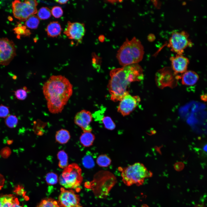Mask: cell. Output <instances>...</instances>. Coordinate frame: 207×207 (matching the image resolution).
<instances>
[{
  "instance_id": "8",
  "label": "cell",
  "mask_w": 207,
  "mask_h": 207,
  "mask_svg": "<svg viewBox=\"0 0 207 207\" xmlns=\"http://www.w3.org/2000/svg\"><path fill=\"white\" fill-rule=\"evenodd\" d=\"M12 8L14 17L20 20L26 21L30 16L37 13V8L30 5L25 1L15 0L12 2Z\"/></svg>"
},
{
  "instance_id": "5",
  "label": "cell",
  "mask_w": 207,
  "mask_h": 207,
  "mask_svg": "<svg viewBox=\"0 0 207 207\" xmlns=\"http://www.w3.org/2000/svg\"><path fill=\"white\" fill-rule=\"evenodd\" d=\"M83 180L81 169L75 163L71 164L64 168L59 179L60 184L67 189H78Z\"/></svg>"
},
{
  "instance_id": "32",
  "label": "cell",
  "mask_w": 207,
  "mask_h": 207,
  "mask_svg": "<svg viewBox=\"0 0 207 207\" xmlns=\"http://www.w3.org/2000/svg\"><path fill=\"white\" fill-rule=\"evenodd\" d=\"M9 112L8 108L3 106H0V117H5L8 114Z\"/></svg>"
},
{
  "instance_id": "31",
  "label": "cell",
  "mask_w": 207,
  "mask_h": 207,
  "mask_svg": "<svg viewBox=\"0 0 207 207\" xmlns=\"http://www.w3.org/2000/svg\"><path fill=\"white\" fill-rule=\"evenodd\" d=\"M52 15L56 18L61 17L63 14V11L61 7L58 6H55L51 10Z\"/></svg>"
},
{
  "instance_id": "22",
  "label": "cell",
  "mask_w": 207,
  "mask_h": 207,
  "mask_svg": "<svg viewBox=\"0 0 207 207\" xmlns=\"http://www.w3.org/2000/svg\"><path fill=\"white\" fill-rule=\"evenodd\" d=\"M111 162L110 159L106 154L99 155L97 158L96 162L99 166L107 167L109 166Z\"/></svg>"
},
{
  "instance_id": "39",
  "label": "cell",
  "mask_w": 207,
  "mask_h": 207,
  "mask_svg": "<svg viewBox=\"0 0 207 207\" xmlns=\"http://www.w3.org/2000/svg\"><path fill=\"white\" fill-rule=\"evenodd\" d=\"M141 207H149V206L147 204H144L142 205Z\"/></svg>"
},
{
  "instance_id": "23",
  "label": "cell",
  "mask_w": 207,
  "mask_h": 207,
  "mask_svg": "<svg viewBox=\"0 0 207 207\" xmlns=\"http://www.w3.org/2000/svg\"><path fill=\"white\" fill-rule=\"evenodd\" d=\"M51 10L46 7H41L37 12V16L39 19L45 20L49 18L51 16Z\"/></svg>"
},
{
  "instance_id": "33",
  "label": "cell",
  "mask_w": 207,
  "mask_h": 207,
  "mask_svg": "<svg viewBox=\"0 0 207 207\" xmlns=\"http://www.w3.org/2000/svg\"><path fill=\"white\" fill-rule=\"evenodd\" d=\"M25 1L30 5L34 7H36L38 5V2L36 0H25Z\"/></svg>"
},
{
  "instance_id": "11",
  "label": "cell",
  "mask_w": 207,
  "mask_h": 207,
  "mask_svg": "<svg viewBox=\"0 0 207 207\" xmlns=\"http://www.w3.org/2000/svg\"><path fill=\"white\" fill-rule=\"evenodd\" d=\"M85 25L79 22H68L67 25L64 32L68 39L80 43L85 33Z\"/></svg>"
},
{
  "instance_id": "37",
  "label": "cell",
  "mask_w": 207,
  "mask_h": 207,
  "mask_svg": "<svg viewBox=\"0 0 207 207\" xmlns=\"http://www.w3.org/2000/svg\"><path fill=\"white\" fill-rule=\"evenodd\" d=\"M194 207H207L204 205L202 204H198L195 205Z\"/></svg>"
},
{
  "instance_id": "16",
  "label": "cell",
  "mask_w": 207,
  "mask_h": 207,
  "mask_svg": "<svg viewBox=\"0 0 207 207\" xmlns=\"http://www.w3.org/2000/svg\"><path fill=\"white\" fill-rule=\"evenodd\" d=\"M62 31L60 23L57 21L50 22L47 27L46 31L48 36L51 37H56L59 35Z\"/></svg>"
},
{
  "instance_id": "9",
  "label": "cell",
  "mask_w": 207,
  "mask_h": 207,
  "mask_svg": "<svg viewBox=\"0 0 207 207\" xmlns=\"http://www.w3.org/2000/svg\"><path fill=\"white\" fill-rule=\"evenodd\" d=\"M14 42L7 38H0V64H8L16 55Z\"/></svg>"
},
{
  "instance_id": "19",
  "label": "cell",
  "mask_w": 207,
  "mask_h": 207,
  "mask_svg": "<svg viewBox=\"0 0 207 207\" xmlns=\"http://www.w3.org/2000/svg\"><path fill=\"white\" fill-rule=\"evenodd\" d=\"M57 156L59 160L58 165L61 168L64 169L68 165V157L67 154L63 150L59 151Z\"/></svg>"
},
{
  "instance_id": "21",
  "label": "cell",
  "mask_w": 207,
  "mask_h": 207,
  "mask_svg": "<svg viewBox=\"0 0 207 207\" xmlns=\"http://www.w3.org/2000/svg\"><path fill=\"white\" fill-rule=\"evenodd\" d=\"M37 207H61L58 202L51 198L42 200Z\"/></svg>"
},
{
  "instance_id": "4",
  "label": "cell",
  "mask_w": 207,
  "mask_h": 207,
  "mask_svg": "<svg viewBox=\"0 0 207 207\" xmlns=\"http://www.w3.org/2000/svg\"><path fill=\"white\" fill-rule=\"evenodd\" d=\"M122 180L126 186L135 185L139 186L144 183L145 179L152 177L153 173L144 165L137 162L125 167H120Z\"/></svg>"
},
{
  "instance_id": "17",
  "label": "cell",
  "mask_w": 207,
  "mask_h": 207,
  "mask_svg": "<svg viewBox=\"0 0 207 207\" xmlns=\"http://www.w3.org/2000/svg\"><path fill=\"white\" fill-rule=\"evenodd\" d=\"M70 138V133L67 130L62 129L57 131L55 135L56 141L61 144L67 143Z\"/></svg>"
},
{
  "instance_id": "18",
  "label": "cell",
  "mask_w": 207,
  "mask_h": 207,
  "mask_svg": "<svg viewBox=\"0 0 207 207\" xmlns=\"http://www.w3.org/2000/svg\"><path fill=\"white\" fill-rule=\"evenodd\" d=\"M95 136L91 132H83L80 138V143L84 147L91 145L95 140Z\"/></svg>"
},
{
  "instance_id": "2",
  "label": "cell",
  "mask_w": 207,
  "mask_h": 207,
  "mask_svg": "<svg viewBox=\"0 0 207 207\" xmlns=\"http://www.w3.org/2000/svg\"><path fill=\"white\" fill-rule=\"evenodd\" d=\"M110 76L108 88L111 99L114 102L120 101L129 93L127 89L131 83L141 81L143 78V69L138 64L113 69Z\"/></svg>"
},
{
  "instance_id": "10",
  "label": "cell",
  "mask_w": 207,
  "mask_h": 207,
  "mask_svg": "<svg viewBox=\"0 0 207 207\" xmlns=\"http://www.w3.org/2000/svg\"><path fill=\"white\" fill-rule=\"evenodd\" d=\"M58 202L61 207H82L78 195L72 189H60Z\"/></svg>"
},
{
  "instance_id": "7",
  "label": "cell",
  "mask_w": 207,
  "mask_h": 207,
  "mask_svg": "<svg viewBox=\"0 0 207 207\" xmlns=\"http://www.w3.org/2000/svg\"><path fill=\"white\" fill-rule=\"evenodd\" d=\"M169 67H165L157 72L156 75V81L159 87H174L177 85L178 80L181 77L177 75Z\"/></svg>"
},
{
  "instance_id": "12",
  "label": "cell",
  "mask_w": 207,
  "mask_h": 207,
  "mask_svg": "<svg viewBox=\"0 0 207 207\" xmlns=\"http://www.w3.org/2000/svg\"><path fill=\"white\" fill-rule=\"evenodd\" d=\"M140 101V98L138 96H132L128 93L120 101L118 112L123 116H127L135 109Z\"/></svg>"
},
{
  "instance_id": "6",
  "label": "cell",
  "mask_w": 207,
  "mask_h": 207,
  "mask_svg": "<svg viewBox=\"0 0 207 207\" xmlns=\"http://www.w3.org/2000/svg\"><path fill=\"white\" fill-rule=\"evenodd\" d=\"M192 45V43L189 38V34L185 31L175 32L170 38L168 47L171 51L177 54L182 55L184 49Z\"/></svg>"
},
{
  "instance_id": "15",
  "label": "cell",
  "mask_w": 207,
  "mask_h": 207,
  "mask_svg": "<svg viewBox=\"0 0 207 207\" xmlns=\"http://www.w3.org/2000/svg\"><path fill=\"white\" fill-rule=\"evenodd\" d=\"M181 78L182 84L187 86L195 85L199 79L198 74L192 70H187L183 73Z\"/></svg>"
},
{
  "instance_id": "35",
  "label": "cell",
  "mask_w": 207,
  "mask_h": 207,
  "mask_svg": "<svg viewBox=\"0 0 207 207\" xmlns=\"http://www.w3.org/2000/svg\"><path fill=\"white\" fill-rule=\"evenodd\" d=\"M4 182L5 179L0 174V190L3 187Z\"/></svg>"
},
{
  "instance_id": "27",
  "label": "cell",
  "mask_w": 207,
  "mask_h": 207,
  "mask_svg": "<svg viewBox=\"0 0 207 207\" xmlns=\"http://www.w3.org/2000/svg\"><path fill=\"white\" fill-rule=\"evenodd\" d=\"M25 26L22 25L21 24L19 25L15 28V32L18 35L29 36L30 35L31 32L29 30L26 28Z\"/></svg>"
},
{
  "instance_id": "36",
  "label": "cell",
  "mask_w": 207,
  "mask_h": 207,
  "mask_svg": "<svg viewBox=\"0 0 207 207\" xmlns=\"http://www.w3.org/2000/svg\"><path fill=\"white\" fill-rule=\"evenodd\" d=\"M55 1L60 4H66L68 1V0H55Z\"/></svg>"
},
{
  "instance_id": "25",
  "label": "cell",
  "mask_w": 207,
  "mask_h": 207,
  "mask_svg": "<svg viewBox=\"0 0 207 207\" xmlns=\"http://www.w3.org/2000/svg\"><path fill=\"white\" fill-rule=\"evenodd\" d=\"M82 163L84 166L87 168H93L95 163L92 157L90 155L87 154L83 158Z\"/></svg>"
},
{
  "instance_id": "24",
  "label": "cell",
  "mask_w": 207,
  "mask_h": 207,
  "mask_svg": "<svg viewBox=\"0 0 207 207\" xmlns=\"http://www.w3.org/2000/svg\"><path fill=\"white\" fill-rule=\"evenodd\" d=\"M45 179L47 183L49 185L56 184L58 181L57 175L53 172L47 173L46 175Z\"/></svg>"
},
{
  "instance_id": "28",
  "label": "cell",
  "mask_w": 207,
  "mask_h": 207,
  "mask_svg": "<svg viewBox=\"0 0 207 207\" xmlns=\"http://www.w3.org/2000/svg\"><path fill=\"white\" fill-rule=\"evenodd\" d=\"M5 122L8 126L10 128H14L17 125L18 119L15 116L11 115L7 117Z\"/></svg>"
},
{
  "instance_id": "34",
  "label": "cell",
  "mask_w": 207,
  "mask_h": 207,
  "mask_svg": "<svg viewBox=\"0 0 207 207\" xmlns=\"http://www.w3.org/2000/svg\"><path fill=\"white\" fill-rule=\"evenodd\" d=\"M12 207H22L20 205L19 202L17 198H14Z\"/></svg>"
},
{
  "instance_id": "26",
  "label": "cell",
  "mask_w": 207,
  "mask_h": 207,
  "mask_svg": "<svg viewBox=\"0 0 207 207\" xmlns=\"http://www.w3.org/2000/svg\"><path fill=\"white\" fill-rule=\"evenodd\" d=\"M102 120L105 128L106 129L113 130L115 128V124L110 117L108 116H104Z\"/></svg>"
},
{
  "instance_id": "1",
  "label": "cell",
  "mask_w": 207,
  "mask_h": 207,
  "mask_svg": "<svg viewBox=\"0 0 207 207\" xmlns=\"http://www.w3.org/2000/svg\"><path fill=\"white\" fill-rule=\"evenodd\" d=\"M43 93L49 111L53 114L61 112L73 93L72 85L65 76L52 75L45 83Z\"/></svg>"
},
{
  "instance_id": "30",
  "label": "cell",
  "mask_w": 207,
  "mask_h": 207,
  "mask_svg": "<svg viewBox=\"0 0 207 207\" xmlns=\"http://www.w3.org/2000/svg\"><path fill=\"white\" fill-rule=\"evenodd\" d=\"M199 150L201 157L207 161V141L201 144Z\"/></svg>"
},
{
  "instance_id": "3",
  "label": "cell",
  "mask_w": 207,
  "mask_h": 207,
  "mask_svg": "<svg viewBox=\"0 0 207 207\" xmlns=\"http://www.w3.org/2000/svg\"><path fill=\"white\" fill-rule=\"evenodd\" d=\"M144 52L141 41L135 37L126 39L117 51L116 57L122 67L137 64L142 59Z\"/></svg>"
},
{
  "instance_id": "13",
  "label": "cell",
  "mask_w": 207,
  "mask_h": 207,
  "mask_svg": "<svg viewBox=\"0 0 207 207\" xmlns=\"http://www.w3.org/2000/svg\"><path fill=\"white\" fill-rule=\"evenodd\" d=\"M92 118L90 111L83 110L76 114L74 118V122L81 128L83 132H91L92 128L90 124Z\"/></svg>"
},
{
  "instance_id": "20",
  "label": "cell",
  "mask_w": 207,
  "mask_h": 207,
  "mask_svg": "<svg viewBox=\"0 0 207 207\" xmlns=\"http://www.w3.org/2000/svg\"><path fill=\"white\" fill-rule=\"evenodd\" d=\"M25 26L31 29H36L39 24V19L37 16L33 15L29 17L26 21Z\"/></svg>"
},
{
  "instance_id": "38",
  "label": "cell",
  "mask_w": 207,
  "mask_h": 207,
  "mask_svg": "<svg viewBox=\"0 0 207 207\" xmlns=\"http://www.w3.org/2000/svg\"><path fill=\"white\" fill-rule=\"evenodd\" d=\"M201 97H202V98H201L203 100H204L205 101H207V95H202V96Z\"/></svg>"
},
{
  "instance_id": "14",
  "label": "cell",
  "mask_w": 207,
  "mask_h": 207,
  "mask_svg": "<svg viewBox=\"0 0 207 207\" xmlns=\"http://www.w3.org/2000/svg\"><path fill=\"white\" fill-rule=\"evenodd\" d=\"M170 60L172 69L176 74L183 73L187 71L189 61L186 57L177 54L175 56L170 57Z\"/></svg>"
},
{
  "instance_id": "29",
  "label": "cell",
  "mask_w": 207,
  "mask_h": 207,
  "mask_svg": "<svg viewBox=\"0 0 207 207\" xmlns=\"http://www.w3.org/2000/svg\"><path fill=\"white\" fill-rule=\"evenodd\" d=\"M27 89L26 87L19 89L15 92V95L16 98L20 100L25 99L27 96Z\"/></svg>"
}]
</instances>
